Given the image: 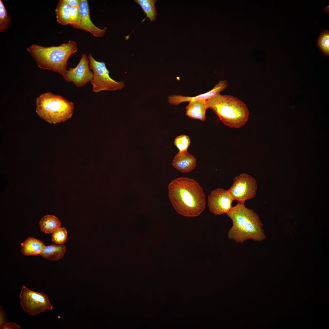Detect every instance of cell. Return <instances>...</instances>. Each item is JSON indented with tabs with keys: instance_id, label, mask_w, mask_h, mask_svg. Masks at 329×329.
Returning <instances> with one entry per match:
<instances>
[{
	"instance_id": "ffe728a7",
	"label": "cell",
	"mask_w": 329,
	"mask_h": 329,
	"mask_svg": "<svg viewBox=\"0 0 329 329\" xmlns=\"http://www.w3.org/2000/svg\"><path fill=\"white\" fill-rule=\"evenodd\" d=\"M317 45L322 55L329 56V31L324 30L320 33L317 40Z\"/></svg>"
},
{
	"instance_id": "4fadbf2b",
	"label": "cell",
	"mask_w": 329,
	"mask_h": 329,
	"mask_svg": "<svg viewBox=\"0 0 329 329\" xmlns=\"http://www.w3.org/2000/svg\"><path fill=\"white\" fill-rule=\"evenodd\" d=\"M196 165L195 157L187 151L178 152L174 157L172 166L179 171L184 173L192 171Z\"/></svg>"
},
{
	"instance_id": "8992f818",
	"label": "cell",
	"mask_w": 329,
	"mask_h": 329,
	"mask_svg": "<svg viewBox=\"0 0 329 329\" xmlns=\"http://www.w3.org/2000/svg\"><path fill=\"white\" fill-rule=\"evenodd\" d=\"M89 65L93 73L90 81L92 86V91L98 93L103 90L115 91L121 90L124 87L123 81L117 82L110 76L109 72L104 62L96 60L91 53L88 55Z\"/></svg>"
},
{
	"instance_id": "ba28073f",
	"label": "cell",
	"mask_w": 329,
	"mask_h": 329,
	"mask_svg": "<svg viewBox=\"0 0 329 329\" xmlns=\"http://www.w3.org/2000/svg\"><path fill=\"white\" fill-rule=\"evenodd\" d=\"M257 189L256 180L250 175L242 173L234 178L228 190L234 200L244 204L246 200L255 197Z\"/></svg>"
},
{
	"instance_id": "4316f807",
	"label": "cell",
	"mask_w": 329,
	"mask_h": 329,
	"mask_svg": "<svg viewBox=\"0 0 329 329\" xmlns=\"http://www.w3.org/2000/svg\"><path fill=\"white\" fill-rule=\"evenodd\" d=\"M70 7H78L80 0H65Z\"/></svg>"
},
{
	"instance_id": "30bf717a",
	"label": "cell",
	"mask_w": 329,
	"mask_h": 329,
	"mask_svg": "<svg viewBox=\"0 0 329 329\" xmlns=\"http://www.w3.org/2000/svg\"><path fill=\"white\" fill-rule=\"evenodd\" d=\"M234 200L228 190L217 188L212 191L208 196L209 210L215 215L226 214L232 208Z\"/></svg>"
},
{
	"instance_id": "ac0fdd59",
	"label": "cell",
	"mask_w": 329,
	"mask_h": 329,
	"mask_svg": "<svg viewBox=\"0 0 329 329\" xmlns=\"http://www.w3.org/2000/svg\"><path fill=\"white\" fill-rule=\"evenodd\" d=\"M70 7L65 0H60L55 10L57 22L62 25L69 24Z\"/></svg>"
},
{
	"instance_id": "8fae6325",
	"label": "cell",
	"mask_w": 329,
	"mask_h": 329,
	"mask_svg": "<svg viewBox=\"0 0 329 329\" xmlns=\"http://www.w3.org/2000/svg\"><path fill=\"white\" fill-rule=\"evenodd\" d=\"M228 85L226 80H221L210 90L206 93L194 97L184 96L181 95H172L168 97V102L175 105L182 103L193 100L207 101L226 89Z\"/></svg>"
},
{
	"instance_id": "9a60e30c",
	"label": "cell",
	"mask_w": 329,
	"mask_h": 329,
	"mask_svg": "<svg viewBox=\"0 0 329 329\" xmlns=\"http://www.w3.org/2000/svg\"><path fill=\"white\" fill-rule=\"evenodd\" d=\"M21 252L26 256L41 254L45 246L43 242L37 239L29 237L21 244Z\"/></svg>"
},
{
	"instance_id": "52a82bcc",
	"label": "cell",
	"mask_w": 329,
	"mask_h": 329,
	"mask_svg": "<svg viewBox=\"0 0 329 329\" xmlns=\"http://www.w3.org/2000/svg\"><path fill=\"white\" fill-rule=\"evenodd\" d=\"M19 298L23 310L30 316H36L47 310L53 309L47 294L32 291L24 285L22 287Z\"/></svg>"
},
{
	"instance_id": "277c9868",
	"label": "cell",
	"mask_w": 329,
	"mask_h": 329,
	"mask_svg": "<svg viewBox=\"0 0 329 329\" xmlns=\"http://www.w3.org/2000/svg\"><path fill=\"white\" fill-rule=\"evenodd\" d=\"M207 101L208 108L212 109L226 126L239 128L248 121L249 113L247 106L234 96L220 94Z\"/></svg>"
},
{
	"instance_id": "d6986e66",
	"label": "cell",
	"mask_w": 329,
	"mask_h": 329,
	"mask_svg": "<svg viewBox=\"0 0 329 329\" xmlns=\"http://www.w3.org/2000/svg\"><path fill=\"white\" fill-rule=\"evenodd\" d=\"M135 2L141 7L146 17L151 22L154 21L156 16V10L155 4L156 2L154 0H135Z\"/></svg>"
},
{
	"instance_id": "5bb4252c",
	"label": "cell",
	"mask_w": 329,
	"mask_h": 329,
	"mask_svg": "<svg viewBox=\"0 0 329 329\" xmlns=\"http://www.w3.org/2000/svg\"><path fill=\"white\" fill-rule=\"evenodd\" d=\"M208 108L207 101H191L186 107V115L194 119L204 121Z\"/></svg>"
},
{
	"instance_id": "9c48e42d",
	"label": "cell",
	"mask_w": 329,
	"mask_h": 329,
	"mask_svg": "<svg viewBox=\"0 0 329 329\" xmlns=\"http://www.w3.org/2000/svg\"><path fill=\"white\" fill-rule=\"evenodd\" d=\"M93 75V73L90 68L88 57L83 54L76 66L69 68L62 76L66 81L73 83L77 87H82L90 82Z\"/></svg>"
},
{
	"instance_id": "7a4b0ae2",
	"label": "cell",
	"mask_w": 329,
	"mask_h": 329,
	"mask_svg": "<svg viewBox=\"0 0 329 329\" xmlns=\"http://www.w3.org/2000/svg\"><path fill=\"white\" fill-rule=\"evenodd\" d=\"M232 222L228 237L237 243L249 239L261 241L266 237L259 215L244 204L238 203L226 214Z\"/></svg>"
},
{
	"instance_id": "d4e9b609",
	"label": "cell",
	"mask_w": 329,
	"mask_h": 329,
	"mask_svg": "<svg viewBox=\"0 0 329 329\" xmlns=\"http://www.w3.org/2000/svg\"><path fill=\"white\" fill-rule=\"evenodd\" d=\"M0 329H20V326L18 324L13 322H6V323L0 327Z\"/></svg>"
},
{
	"instance_id": "7c38bea8",
	"label": "cell",
	"mask_w": 329,
	"mask_h": 329,
	"mask_svg": "<svg viewBox=\"0 0 329 329\" xmlns=\"http://www.w3.org/2000/svg\"><path fill=\"white\" fill-rule=\"evenodd\" d=\"M78 8L80 19L79 24L75 28L87 31L95 37H100L103 36L106 28L100 29L92 23L90 19V9L87 1L80 0Z\"/></svg>"
},
{
	"instance_id": "7402d4cb",
	"label": "cell",
	"mask_w": 329,
	"mask_h": 329,
	"mask_svg": "<svg viewBox=\"0 0 329 329\" xmlns=\"http://www.w3.org/2000/svg\"><path fill=\"white\" fill-rule=\"evenodd\" d=\"M67 236V232L65 228L60 227L52 233L51 240L56 244L62 245L66 242Z\"/></svg>"
},
{
	"instance_id": "e0dca14e",
	"label": "cell",
	"mask_w": 329,
	"mask_h": 329,
	"mask_svg": "<svg viewBox=\"0 0 329 329\" xmlns=\"http://www.w3.org/2000/svg\"><path fill=\"white\" fill-rule=\"evenodd\" d=\"M61 225V222L58 218L53 215H47L39 222L41 230L46 234L52 233L60 227Z\"/></svg>"
},
{
	"instance_id": "484cf974",
	"label": "cell",
	"mask_w": 329,
	"mask_h": 329,
	"mask_svg": "<svg viewBox=\"0 0 329 329\" xmlns=\"http://www.w3.org/2000/svg\"><path fill=\"white\" fill-rule=\"evenodd\" d=\"M7 322L5 312L2 306H0V327Z\"/></svg>"
},
{
	"instance_id": "44dd1931",
	"label": "cell",
	"mask_w": 329,
	"mask_h": 329,
	"mask_svg": "<svg viewBox=\"0 0 329 329\" xmlns=\"http://www.w3.org/2000/svg\"><path fill=\"white\" fill-rule=\"evenodd\" d=\"M11 21L6 9L2 2L0 0V31L3 32L8 28Z\"/></svg>"
},
{
	"instance_id": "cb8c5ba5",
	"label": "cell",
	"mask_w": 329,
	"mask_h": 329,
	"mask_svg": "<svg viewBox=\"0 0 329 329\" xmlns=\"http://www.w3.org/2000/svg\"><path fill=\"white\" fill-rule=\"evenodd\" d=\"M80 15L78 7H70L69 24L74 28L79 23Z\"/></svg>"
},
{
	"instance_id": "3957f363",
	"label": "cell",
	"mask_w": 329,
	"mask_h": 329,
	"mask_svg": "<svg viewBox=\"0 0 329 329\" xmlns=\"http://www.w3.org/2000/svg\"><path fill=\"white\" fill-rule=\"evenodd\" d=\"M77 50L76 42L71 40L57 46L45 47L33 44L27 48L39 67L53 71L62 75L68 70L69 58Z\"/></svg>"
},
{
	"instance_id": "603a6c76",
	"label": "cell",
	"mask_w": 329,
	"mask_h": 329,
	"mask_svg": "<svg viewBox=\"0 0 329 329\" xmlns=\"http://www.w3.org/2000/svg\"><path fill=\"white\" fill-rule=\"evenodd\" d=\"M190 143L189 138L185 135H182L177 136L174 141V144L179 149V152L187 151Z\"/></svg>"
},
{
	"instance_id": "2e32d148",
	"label": "cell",
	"mask_w": 329,
	"mask_h": 329,
	"mask_svg": "<svg viewBox=\"0 0 329 329\" xmlns=\"http://www.w3.org/2000/svg\"><path fill=\"white\" fill-rule=\"evenodd\" d=\"M66 251L65 245L51 244L45 246L41 254L44 259L50 260H57L62 258Z\"/></svg>"
},
{
	"instance_id": "5b68a950",
	"label": "cell",
	"mask_w": 329,
	"mask_h": 329,
	"mask_svg": "<svg viewBox=\"0 0 329 329\" xmlns=\"http://www.w3.org/2000/svg\"><path fill=\"white\" fill-rule=\"evenodd\" d=\"M74 103L63 97L50 92L36 99V111L40 117L51 124L65 122L72 116Z\"/></svg>"
},
{
	"instance_id": "6da1fadb",
	"label": "cell",
	"mask_w": 329,
	"mask_h": 329,
	"mask_svg": "<svg viewBox=\"0 0 329 329\" xmlns=\"http://www.w3.org/2000/svg\"><path fill=\"white\" fill-rule=\"evenodd\" d=\"M168 190L172 204L181 215L197 217L205 209V195L195 180L183 177L175 179L169 184Z\"/></svg>"
}]
</instances>
